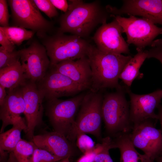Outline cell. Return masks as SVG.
I'll use <instances>...</instances> for the list:
<instances>
[{
    "label": "cell",
    "mask_w": 162,
    "mask_h": 162,
    "mask_svg": "<svg viewBox=\"0 0 162 162\" xmlns=\"http://www.w3.org/2000/svg\"><path fill=\"white\" fill-rule=\"evenodd\" d=\"M68 1V11L59 18L60 26L57 30L59 32L70 33L82 38L86 37L99 24L106 23L110 16L99 1Z\"/></svg>",
    "instance_id": "cell-1"
},
{
    "label": "cell",
    "mask_w": 162,
    "mask_h": 162,
    "mask_svg": "<svg viewBox=\"0 0 162 162\" xmlns=\"http://www.w3.org/2000/svg\"><path fill=\"white\" fill-rule=\"evenodd\" d=\"M87 56L92 72L90 91L97 92L106 88H122L118 83L119 76L132 56L104 52L91 44Z\"/></svg>",
    "instance_id": "cell-2"
},
{
    "label": "cell",
    "mask_w": 162,
    "mask_h": 162,
    "mask_svg": "<svg viewBox=\"0 0 162 162\" xmlns=\"http://www.w3.org/2000/svg\"><path fill=\"white\" fill-rule=\"evenodd\" d=\"M40 39L46 48L50 65L62 61L74 60L87 56L91 45L80 37L67 35L57 31Z\"/></svg>",
    "instance_id": "cell-3"
},
{
    "label": "cell",
    "mask_w": 162,
    "mask_h": 162,
    "mask_svg": "<svg viewBox=\"0 0 162 162\" xmlns=\"http://www.w3.org/2000/svg\"><path fill=\"white\" fill-rule=\"evenodd\" d=\"M103 97L99 92L90 91L86 94L74 125L66 136L73 144L76 141L77 135L80 133L100 137Z\"/></svg>",
    "instance_id": "cell-4"
},
{
    "label": "cell",
    "mask_w": 162,
    "mask_h": 162,
    "mask_svg": "<svg viewBox=\"0 0 162 162\" xmlns=\"http://www.w3.org/2000/svg\"><path fill=\"white\" fill-rule=\"evenodd\" d=\"M117 90L103 97L101 112L107 131L118 135L129 133L133 124L130 119L129 105L122 88Z\"/></svg>",
    "instance_id": "cell-5"
},
{
    "label": "cell",
    "mask_w": 162,
    "mask_h": 162,
    "mask_svg": "<svg viewBox=\"0 0 162 162\" xmlns=\"http://www.w3.org/2000/svg\"><path fill=\"white\" fill-rule=\"evenodd\" d=\"M14 26L28 28L36 33L40 39L50 34L54 28L53 23L42 15L32 0H8Z\"/></svg>",
    "instance_id": "cell-6"
},
{
    "label": "cell",
    "mask_w": 162,
    "mask_h": 162,
    "mask_svg": "<svg viewBox=\"0 0 162 162\" xmlns=\"http://www.w3.org/2000/svg\"><path fill=\"white\" fill-rule=\"evenodd\" d=\"M85 94L81 93L65 100L54 98L47 100L46 114L54 131L66 137L74 125Z\"/></svg>",
    "instance_id": "cell-7"
},
{
    "label": "cell",
    "mask_w": 162,
    "mask_h": 162,
    "mask_svg": "<svg viewBox=\"0 0 162 162\" xmlns=\"http://www.w3.org/2000/svg\"><path fill=\"white\" fill-rule=\"evenodd\" d=\"M118 22L125 33L128 44H133L137 52L150 46L154 39L162 34V27L157 26L149 20L131 16L128 18L110 15Z\"/></svg>",
    "instance_id": "cell-8"
},
{
    "label": "cell",
    "mask_w": 162,
    "mask_h": 162,
    "mask_svg": "<svg viewBox=\"0 0 162 162\" xmlns=\"http://www.w3.org/2000/svg\"><path fill=\"white\" fill-rule=\"evenodd\" d=\"M151 120L133 124L129 135L134 146L154 160L162 155V132Z\"/></svg>",
    "instance_id": "cell-9"
},
{
    "label": "cell",
    "mask_w": 162,
    "mask_h": 162,
    "mask_svg": "<svg viewBox=\"0 0 162 162\" xmlns=\"http://www.w3.org/2000/svg\"><path fill=\"white\" fill-rule=\"evenodd\" d=\"M19 51L20 61L27 79L37 83L45 76L50 65L46 48L34 40L28 47Z\"/></svg>",
    "instance_id": "cell-10"
},
{
    "label": "cell",
    "mask_w": 162,
    "mask_h": 162,
    "mask_svg": "<svg viewBox=\"0 0 162 162\" xmlns=\"http://www.w3.org/2000/svg\"><path fill=\"white\" fill-rule=\"evenodd\" d=\"M37 84L47 100L73 96L86 90L66 76L50 68Z\"/></svg>",
    "instance_id": "cell-11"
},
{
    "label": "cell",
    "mask_w": 162,
    "mask_h": 162,
    "mask_svg": "<svg viewBox=\"0 0 162 162\" xmlns=\"http://www.w3.org/2000/svg\"><path fill=\"white\" fill-rule=\"evenodd\" d=\"M123 29L114 18L110 22L102 24L93 37L96 47L99 50L106 53L129 54V44L122 34Z\"/></svg>",
    "instance_id": "cell-12"
},
{
    "label": "cell",
    "mask_w": 162,
    "mask_h": 162,
    "mask_svg": "<svg viewBox=\"0 0 162 162\" xmlns=\"http://www.w3.org/2000/svg\"><path fill=\"white\" fill-rule=\"evenodd\" d=\"M22 88L25 104L24 114L27 121L26 135L32 141L35 128L42 122L44 98L35 82L27 80Z\"/></svg>",
    "instance_id": "cell-13"
},
{
    "label": "cell",
    "mask_w": 162,
    "mask_h": 162,
    "mask_svg": "<svg viewBox=\"0 0 162 162\" xmlns=\"http://www.w3.org/2000/svg\"><path fill=\"white\" fill-rule=\"evenodd\" d=\"M121 8L107 5L105 8L111 15L126 14L139 16L147 18L154 24L162 25V0H124Z\"/></svg>",
    "instance_id": "cell-14"
},
{
    "label": "cell",
    "mask_w": 162,
    "mask_h": 162,
    "mask_svg": "<svg viewBox=\"0 0 162 162\" xmlns=\"http://www.w3.org/2000/svg\"><path fill=\"white\" fill-rule=\"evenodd\" d=\"M127 90L130 99V117L133 124L148 119H158L155 110L160 104L162 89L144 94H136Z\"/></svg>",
    "instance_id": "cell-15"
},
{
    "label": "cell",
    "mask_w": 162,
    "mask_h": 162,
    "mask_svg": "<svg viewBox=\"0 0 162 162\" xmlns=\"http://www.w3.org/2000/svg\"><path fill=\"white\" fill-rule=\"evenodd\" d=\"M50 68L66 76L86 90H90L92 84V72L87 56L76 60L62 61L50 65Z\"/></svg>",
    "instance_id": "cell-16"
},
{
    "label": "cell",
    "mask_w": 162,
    "mask_h": 162,
    "mask_svg": "<svg viewBox=\"0 0 162 162\" xmlns=\"http://www.w3.org/2000/svg\"><path fill=\"white\" fill-rule=\"evenodd\" d=\"M25 104L22 86L7 91L3 104L0 106V119L2 122L0 134L8 125L25 122L20 115L24 113Z\"/></svg>",
    "instance_id": "cell-17"
},
{
    "label": "cell",
    "mask_w": 162,
    "mask_h": 162,
    "mask_svg": "<svg viewBox=\"0 0 162 162\" xmlns=\"http://www.w3.org/2000/svg\"><path fill=\"white\" fill-rule=\"evenodd\" d=\"M32 141L38 148L61 159L70 158L74 153L73 144L65 136L55 131L34 135Z\"/></svg>",
    "instance_id": "cell-18"
},
{
    "label": "cell",
    "mask_w": 162,
    "mask_h": 162,
    "mask_svg": "<svg viewBox=\"0 0 162 162\" xmlns=\"http://www.w3.org/2000/svg\"><path fill=\"white\" fill-rule=\"evenodd\" d=\"M113 141L115 148H118L120 152V162H154L146 154L137 151L131 141L129 133L117 135Z\"/></svg>",
    "instance_id": "cell-19"
},
{
    "label": "cell",
    "mask_w": 162,
    "mask_h": 162,
    "mask_svg": "<svg viewBox=\"0 0 162 162\" xmlns=\"http://www.w3.org/2000/svg\"><path fill=\"white\" fill-rule=\"evenodd\" d=\"M27 80L20 61L0 69V85L8 90L22 86Z\"/></svg>",
    "instance_id": "cell-20"
},
{
    "label": "cell",
    "mask_w": 162,
    "mask_h": 162,
    "mask_svg": "<svg viewBox=\"0 0 162 162\" xmlns=\"http://www.w3.org/2000/svg\"><path fill=\"white\" fill-rule=\"evenodd\" d=\"M146 58L147 50L138 51L126 64L119 76L124 83L129 87L134 80L139 76V70Z\"/></svg>",
    "instance_id": "cell-21"
},
{
    "label": "cell",
    "mask_w": 162,
    "mask_h": 162,
    "mask_svg": "<svg viewBox=\"0 0 162 162\" xmlns=\"http://www.w3.org/2000/svg\"><path fill=\"white\" fill-rule=\"evenodd\" d=\"M22 130L27 132V126L25 122L14 124L10 130L0 134V150L12 152L21 139Z\"/></svg>",
    "instance_id": "cell-22"
},
{
    "label": "cell",
    "mask_w": 162,
    "mask_h": 162,
    "mask_svg": "<svg viewBox=\"0 0 162 162\" xmlns=\"http://www.w3.org/2000/svg\"><path fill=\"white\" fill-rule=\"evenodd\" d=\"M1 29L8 39L15 45H20L25 40L32 38L35 32L32 30L16 26L0 27Z\"/></svg>",
    "instance_id": "cell-23"
},
{
    "label": "cell",
    "mask_w": 162,
    "mask_h": 162,
    "mask_svg": "<svg viewBox=\"0 0 162 162\" xmlns=\"http://www.w3.org/2000/svg\"><path fill=\"white\" fill-rule=\"evenodd\" d=\"M37 147L32 141L21 139L12 152L18 162H28Z\"/></svg>",
    "instance_id": "cell-24"
},
{
    "label": "cell",
    "mask_w": 162,
    "mask_h": 162,
    "mask_svg": "<svg viewBox=\"0 0 162 162\" xmlns=\"http://www.w3.org/2000/svg\"><path fill=\"white\" fill-rule=\"evenodd\" d=\"M20 58L19 50L9 51L2 46L0 47V69L20 61Z\"/></svg>",
    "instance_id": "cell-25"
},
{
    "label": "cell",
    "mask_w": 162,
    "mask_h": 162,
    "mask_svg": "<svg viewBox=\"0 0 162 162\" xmlns=\"http://www.w3.org/2000/svg\"><path fill=\"white\" fill-rule=\"evenodd\" d=\"M104 146L96 155L94 162H113L109 153V150L115 148L113 141L109 136L102 139Z\"/></svg>",
    "instance_id": "cell-26"
},
{
    "label": "cell",
    "mask_w": 162,
    "mask_h": 162,
    "mask_svg": "<svg viewBox=\"0 0 162 162\" xmlns=\"http://www.w3.org/2000/svg\"><path fill=\"white\" fill-rule=\"evenodd\" d=\"M62 159L45 150L37 147L28 162H56Z\"/></svg>",
    "instance_id": "cell-27"
},
{
    "label": "cell",
    "mask_w": 162,
    "mask_h": 162,
    "mask_svg": "<svg viewBox=\"0 0 162 162\" xmlns=\"http://www.w3.org/2000/svg\"><path fill=\"white\" fill-rule=\"evenodd\" d=\"M76 141V146L83 154L93 150L95 146L92 139L84 133L78 134Z\"/></svg>",
    "instance_id": "cell-28"
},
{
    "label": "cell",
    "mask_w": 162,
    "mask_h": 162,
    "mask_svg": "<svg viewBox=\"0 0 162 162\" xmlns=\"http://www.w3.org/2000/svg\"><path fill=\"white\" fill-rule=\"evenodd\" d=\"M38 9L44 12L49 18L57 16L58 14L56 8L49 0H34Z\"/></svg>",
    "instance_id": "cell-29"
},
{
    "label": "cell",
    "mask_w": 162,
    "mask_h": 162,
    "mask_svg": "<svg viewBox=\"0 0 162 162\" xmlns=\"http://www.w3.org/2000/svg\"><path fill=\"white\" fill-rule=\"evenodd\" d=\"M147 50V58H154L162 64V39L154 40Z\"/></svg>",
    "instance_id": "cell-30"
},
{
    "label": "cell",
    "mask_w": 162,
    "mask_h": 162,
    "mask_svg": "<svg viewBox=\"0 0 162 162\" xmlns=\"http://www.w3.org/2000/svg\"><path fill=\"white\" fill-rule=\"evenodd\" d=\"M104 143L102 141L101 143L96 144L94 149L81 156L77 160V162H94L97 154L103 148Z\"/></svg>",
    "instance_id": "cell-31"
},
{
    "label": "cell",
    "mask_w": 162,
    "mask_h": 162,
    "mask_svg": "<svg viewBox=\"0 0 162 162\" xmlns=\"http://www.w3.org/2000/svg\"><path fill=\"white\" fill-rule=\"evenodd\" d=\"M10 16L8 8L7 1L5 0H0V27L9 26V19Z\"/></svg>",
    "instance_id": "cell-32"
},
{
    "label": "cell",
    "mask_w": 162,
    "mask_h": 162,
    "mask_svg": "<svg viewBox=\"0 0 162 162\" xmlns=\"http://www.w3.org/2000/svg\"><path fill=\"white\" fill-rule=\"evenodd\" d=\"M0 44L2 46L8 51H13L15 50V45L8 39L1 29Z\"/></svg>",
    "instance_id": "cell-33"
},
{
    "label": "cell",
    "mask_w": 162,
    "mask_h": 162,
    "mask_svg": "<svg viewBox=\"0 0 162 162\" xmlns=\"http://www.w3.org/2000/svg\"><path fill=\"white\" fill-rule=\"evenodd\" d=\"M50 2L56 8L66 12L68 10L69 4L66 0H50Z\"/></svg>",
    "instance_id": "cell-34"
},
{
    "label": "cell",
    "mask_w": 162,
    "mask_h": 162,
    "mask_svg": "<svg viewBox=\"0 0 162 162\" xmlns=\"http://www.w3.org/2000/svg\"><path fill=\"white\" fill-rule=\"evenodd\" d=\"M5 89V88L0 85V106L3 104L7 95V93Z\"/></svg>",
    "instance_id": "cell-35"
},
{
    "label": "cell",
    "mask_w": 162,
    "mask_h": 162,
    "mask_svg": "<svg viewBox=\"0 0 162 162\" xmlns=\"http://www.w3.org/2000/svg\"><path fill=\"white\" fill-rule=\"evenodd\" d=\"M9 157L7 151L0 150V162H7Z\"/></svg>",
    "instance_id": "cell-36"
},
{
    "label": "cell",
    "mask_w": 162,
    "mask_h": 162,
    "mask_svg": "<svg viewBox=\"0 0 162 162\" xmlns=\"http://www.w3.org/2000/svg\"><path fill=\"white\" fill-rule=\"evenodd\" d=\"M158 113L157 114L158 116V119L159 120L161 126V130L162 132V105H160L158 108Z\"/></svg>",
    "instance_id": "cell-37"
},
{
    "label": "cell",
    "mask_w": 162,
    "mask_h": 162,
    "mask_svg": "<svg viewBox=\"0 0 162 162\" xmlns=\"http://www.w3.org/2000/svg\"><path fill=\"white\" fill-rule=\"evenodd\" d=\"M7 162H18L13 152H9V158Z\"/></svg>",
    "instance_id": "cell-38"
},
{
    "label": "cell",
    "mask_w": 162,
    "mask_h": 162,
    "mask_svg": "<svg viewBox=\"0 0 162 162\" xmlns=\"http://www.w3.org/2000/svg\"><path fill=\"white\" fill-rule=\"evenodd\" d=\"M69 157L64 158L61 159L56 162H71Z\"/></svg>",
    "instance_id": "cell-39"
},
{
    "label": "cell",
    "mask_w": 162,
    "mask_h": 162,
    "mask_svg": "<svg viewBox=\"0 0 162 162\" xmlns=\"http://www.w3.org/2000/svg\"><path fill=\"white\" fill-rule=\"evenodd\" d=\"M156 160L157 162H162V155L158 157Z\"/></svg>",
    "instance_id": "cell-40"
}]
</instances>
